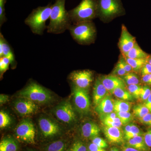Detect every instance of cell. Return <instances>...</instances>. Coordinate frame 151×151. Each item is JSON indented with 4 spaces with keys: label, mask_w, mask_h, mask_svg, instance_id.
<instances>
[{
    "label": "cell",
    "mask_w": 151,
    "mask_h": 151,
    "mask_svg": "<svg viewBox=\"0 0 151 151\" xmlns=\"http://www.w3.org/2000/svg\"><path fill=\"white\" fill-rule=\"evenodd\" d=\"M66 0H55L52 5L50 23L47 32L54 34L63 33L71 25L68 11L65 8Z\"/></svg>",
    "instance_id": "1"
},
{
    "label": "cell",
    "mask_w": 151,
    "mask_h": 151,
    "mask_svg": "<svg viewBox=\"0 0 151 151\" xmlns=\"http://www.w3.org/2000/svg\"><path fill=\"white\" fill-rule=\"evenodd\" d=\"M51 8V4L38 7L34 9L25 19V24L29 26L33 33L40 35L43 34L45 30L47 29L46 22L50 17Z\"/></svg>",
    "instance_id": "2"
},
{
    "label": "cell",
    "mask_w": 151,
    "mask_h": 151,
    "mask_svg": "<svg viewBox=\"0 0 151 151\" xmlns=\"http://www.w3.org/2000/svg\"><path fill=\"white\" fill-rule=\"evenodd\" d=\"M73 24L82 22L92 21L97 17V0H81L75 8L68 11Z\"/></svg>",
    "instance_id": "3"
},
{
    "label": "cell",
    "mask_w": 151,
    "mask_h": 151,
    "mask_svg": "<svg viewBox=\"0 0 151 151\" xmlns=\"http://www.w3.org/2000/svg\"><path fill=\"white\" fill-rule=\"evenodd\" d=\"M68 30L73 39L79 44L88 45L94 43L96 39L97 30L92 21L71 25Z\"/></svg>",
    "instance_id": "4"
},
{
    "label": "cell",
    "mask_w": 151,
    "mask_h": 151,
    "mask_svg": "<svg viewBox=\"0 0 151 151\" xmlns=\"http://www.w3.org/2000/svg\"><path fill=\"white\" fill-rule=\"evenodd\" d=\"M97 17L104 22H109L125 14L122 0H97Z\"/></svg>",
    "instance_id": "5"
},
{
    "label": "cell",
    "mask_w": 151,
    "mask_h": 151,
    "mask_svg": "<svg viewBox=\"0 0 151 151\" xmlns=\"http://www.w3.org/2000/svg\"><path fill=\"white\" fill-rule=\"evenodd\" d=\"M19 94L21 98L39 104L49 103L52 99L51 93L50 91L35 82H30Z\"/></svg>",
    "instance_id": "6"
},
{
    "label": "cell",
    "mask_w": 151,
    "mask_h": 151,
    "mask_svg": "<svg viewBox=\"0 0 151 151\" xmlns=\"http://www.w3.org/2000/svg\"><path fill=\"white\" fill-rule=\"evenodd\" d=\"M15 135L19 140L28 144H35V128L32 122L29 120H23L17 125L16 128Z\"/></svg>",
    "instance_id": "7"
},
{
    "label": "cell",
    "mask_w": 151,
    "mask_h": 151,
    "mask_svg": "<svg viewBox=\"0 0 151 151\" xmlns=\"http://www.w3.org/2000/svg\"><path fill=\"white\" fill-rule=\"evenodd\" d=\"M73 95L74 106L78 113L82 115H86L89 113L90 102L87 89L74 86Z\"/></svg>",
    "instance_id": "8"
},
{
    "label": "cell",
    "mask_w": 151,
    "mask_h": 151,
    "mask_svg": "<svg viewBox=\"0 0 151 151\" xmlns=\"http://www.w3.org/2000/svg\"><path fill=\"white\" fill-rule=\"evenodd\" d=\"M68 78L74 86L87 89L93 81V73L89 70H75L70 73Z\"/></svg>",
    "instance_id": "9"
},
{
    "label": "cell",
    "mask_w": 151,
    "mask_h": 151,
    "mask_svg": "<svg viewBox=\"0 0 151 151\" xmlns=\"http://www.w3.org/2000/svg\"><path fill=\"white\" fill-rule=\"evenodd\" d=\"M54 113L58 120L65 124H71L75 121V112L72 105L68 101H64L57 106Z\"/></svg>",
    "instance_id": "10"
},
{
    "label": "cell",
    "mask_w": 151,
    "mask_h": 151,
    "mask_svg": "<svg viewBox=\"0 0 151 151\" xmlns=\"http://www.w3.org/2000/svg\"><path fill=\"white\" fill-rule=\"evenodd\" d=\"M137 42L136 38L128 31L124 25H122L121 37L119 46L122 55H124L132 49Z\"/></svg>",
    "instance_id": "11"
},
{
    "label": "cell",
    "mask_w": 151,
    "mask_h": 151,
    "mask_svg": "<svg viewBox=\"0 0 151 151\" xmlns=\"http://www.w3.org/2000/svg\"><path fill=\"white\" fill-rule=\"evenodd\" d=\"M14 108L19 114L22 116L32 115L38 110L36 103L24 98L17 100L14 104Z\"/></svg>",
    "instance_id": "12"
},
{
    "label": "cell",
    "mask_w": 151,
    "mask_h": 151,
    "mask_svg": "<svg viewBox=\"0 0 151 151\" xmlns=\"http://www.w3.org/2000/svg\"><path fill=\"white\" fill-rule=\"evenodd\" d=\"M39 126L42 135L45 137H53L60 132V128L58 124L47 118L40 119Z\"/></svg>",
    "instance_id": "13"
},
{
    "label": "cell",
    "mask_w": 151,
    "mask_h": 151,
    "mask_svg": "<svg viewBox=\"0 0 151 151\" xmlns=\"http://www.w3.org/2000/svg\"><path fill=\"white\" fill-rule=\"evenodd\" d=\"M104 86L109 93L112 94L113 90L118 87H126V84L121 77L111 75L102 76L100 77Z\"/></svg>",
    "instance_id": "14"
},
{
    "label": "cell",
    "mask_w": 151,
    "mask_h": 151,
    "mask_svg": "<svg viewBox=\"0 0 151 151\" xmlns=\"http://www.w3.org/2000/svg\"><path fill=\"white\" fill-rule=\"evenodd\" d=\"M103 132L107 139L112 144H121L124 142V131L121 128L104 126Z\"/></svg>",
    "instance_id": "15"
},
{
    "label": "cell",
    "mask_w": 151,
    "mask_h": 151,
    "mask_svg": "<svg viewBox=\"0 0 151 151\" xmlns=\"http://www.w3.org/2000/svg\"><path fill=\"white\" fill-rule=\"evenodd\" d=\"M108 94L109 92L102 83L100 77L97 78L93 87V99L94 105L97 106Z\"/></svg>",
    "instance_id": "16"
},
{
    "label": "cell",
    "mask_w": 151,
    "mask_h": 151,
    "mask_svg": "<svg viewBox=\"0 0 151 151\" xmlns=\"http://www.w3.org/2000/svg\"><path fill=\"white\" fill-rule=\"evenodd\" d=\"M5 56L9 59L11 65L13 66L16 64L15 56L12 47L4 37L1 32L0 33V57Z\"/></svg>",
    "instance_id": "17"
},
{
    "label": "cell",
    "mask_w": 151,
    "mask_h": 151,
    "mask_svg": "<svg viewBox=\"0 0 151 151\" xmlns=\"http://www.w3.org/2000/svg\"><path fill=\"white\" fill-rule=\"evenodd\" d=\"M114 100L108 94L95 108V111L100 116H105L109 113L114 112Z\"/></svg>",
    "instance_id": "18"
},
{
    "label": "cell",
    "mask_w": 151,
    "mask_h": 151,
    "mask_svg": "<svg viewBox=\"0 0 151 151\" xmlns=\"http://www.w3.org/2000/svg\"><path fill=\"white\" fill-rule=\"evenodd\" d=\"M100 129L99 126L94 122H86L82 125L81 133L85 139H93L100 134Z\"/></svg>",
    "instance_id": "19"
},
{
    "label": "cell",
    "mask_w": 151,
    "mask_h": 151,
    "mask_svg": "<svg viewBox=\"0 0 151 151\" xmlns=\"http://www.w3.org/2000/svg\"><path fill=\"white\" fill-rule=\"evenodd\" d=\"M123 56L132 59H146L149 57L148 54L143 51L137 42L132 49Z\"/></svg>",
    "instance_id": "20"
},
{
    "label": "cell",
    "mask_w": 151,
    "mask_h": 151,
    "mask_svg": "<svg viewBox=\"0 0 151 151\" xmlns=\"http://www.w3.org/2000/svg\"><path fill=\"white\" fill-rule=\"evenodd\" d=\"M129 147L141 151H149L148 147L146 145L144 137L142 135L137 136L127 140Z\"/></svg>",
    "instance_id": "21"
},
{
    "label": "cell",
    "mask_w": 151,
    "mask_h": 151,
    "mask_svg": "<svg viewBox=\"0 0 151 151\" xmlns=\"http://www.w3.org/2000/svg\"><path fill=\"white\" fill-rule=\"evenodd\" d=\"M17 143L12 137L4 138L0 142V151H17Z\"/></svg>",
    "instance_id": "22"
},
{
    "label": "cell",
    "mask_w": 151,
    "mask_h": 151,
    "mask_svg": "<svg viewBox=\"0 0 151 151\" xmlns=\"http://www.w3.org/2000/svg\"><path fill=\"white\" fill-rule=\"evenodd\" d=\"M112 94L120 100L124 101H134L135 98L126 87H120L113 90Z\"/></svg>",
    "instance_id": "23"
},
{
    "label": "cell",
    "mask_w": 151,
    "mask_h": 151,
    "mask_svg": "<svg viewBox=\"0 0 151 151\" xmlns=\"http://www.w3.org/2000/svg\"><path fill=\"white\" fill-rule=\"evenodd\" d=\"M132 108V104L128 101L120 99L114 100V110L115 113L120 112H130Z\"/></svg>",
    "instance_id": "24"
},
{
    "label": "cell",
    "mask_w": 151,
    "mask_h": 151,
    "mask_svg": "<svg viewBox=\"0 0 151 151\" xmlns=\"http://www.w3.org/2000/svg\"><path fill=\"white\" fill-rule=\"evenodd\" d=\"M124 57L126 61L132 67L133 71L135 73L141 70L143 66L147 62L148 59H132L127 57Z\"/></svg>",
    "instance_id": "25"
},
{
    "label": "cell",
    "mask_w": 151,
    "mask_h": 151,
    "mask_svg": "<svg viewBox=\"0 0 151 151\" xmlns=\"http://www.w3.org/2000/svg\"><path fill=\"white\" fill-rule=\"evenodd\" d=\"M121 78L127 86L132 84H139L140 79L139 76L134 71L127 73V75L122 76Z\"/></svg>",
    "instance_id": "26"
},
{
    "label": "cell",
    "mask_w": 151,
    "mask_h": 151,
    "mask_svg": "<svg viewBox=\"0 0 151 151\" xmlns=\"http://www.w3.org/2000/svg\"><path fill=\"white\" fill-rule=\"evenodd\" d=\"M66 143L62 140L55 141L50 143L47 147V151H65L66 148Z\"/></svg>",
    "instance_id": "27"
},
{
    "label": "cell",
    "mask_w": 151,
    "mask_h": 151,
    "mask_svg": "<svg viewBox=\"0 0 151 151\" xmlns=\"http://www.w3.org/2000/svg\"><path fill=\"white\" fill-rule=\"evenodd\" d=\"M133 111L134 116L139 119L142 118L150 112L148 108L144 104H138L135 105L133 108Z\"/></svg>",
    "instance_id": "28"
},
{
    "label": "cell",
    "mask_w": 151,
    "mask_h": 151,
    "mask_svg": "<svg viewBox=\"0 0 151 151\" xmlns=\"http://www.w3.org/2000/svg\"><path fill=\"white\" fill-rule=\"evenodd\" d=\"M142 88V86L140 84H132L128 85L127 89L135 99H139L140 97Z\"/></svg>",
    "instance_id": "29"
},
{
    "label": "cell",
    "mask_w": 151,
    "mask_h": 151,
    "mask_svg": "<svg viewBox=\"0 0 151 151\" xmlns=\"http://www.w3.org/2000/svg\"><path fill=\"white\" fill-rule=\"evenodd\" d=\"M116 113L117 117L120 119L123 125L129 124L133 120V115L130 112H120Z\"/></svg>",
    "instance_id": "30"
},
{
    "label": "cell",
    "mask_w": 151,
    "mask_h": 151,
    "mask_svg": "<svg viewBox=\"0 0 151 151\" xmlns=\"http://www.w3.org/2000/svg\"><path fill=\"white\" fill-rule=\"evenodd\" d=\"M10 117L7 113L1 111L0 112V128L4 129L9 126L11 124Z\"/></svg>",
    "instance_id": "31"
},
{
    "label": "cell",
    "mask_w": 151,
    "mask_h": 151,
    "mask_svg": "<svg viewBox=\"0 0 151 151\" xmlns=\"http://www.w3.org/2000/svg\"><path fill=\"white\" fill-rule=\"evenodd\" d=\"M11 62L9 59L5 56L0 57V74L1 77L3 74L8 70Z\"/></svg>",
    "instance_id": "32"
},
{
    "label": "cell",
    "mask_w": 151,
    "mask_h": 151,
    "mask_svg": "<svg viewBox=\"0 0 151 151\" xmlns=\"http://www.w3.org/2000/svg\"><path fill=\"white\" fill-rule=\"evenodd\" d=\"M142 133L137 126L132 124L131 131L128 134L124 137V139L128 140L137 136H141L142 135Z\"/></svg>",
    "instance_id": "33"
},
{
    "label": "cell",
    "mask_w": 151,
    "mask_h": 151,
    "mask_svg": "<svg viewBox=\"0 0 151 151\" xmlns=\"http://www.w3.org/2000/svg\"><path fill=\"white\" fill-rule=\"evenodd\" d=\"M104 126L109 127H116L121 128L123 125L119 117L110 120H104L102 121Z\"/></svg>",
    "instance_id": "34"
},
{
    "label": "cell",
    "mask_w": 151,
    "mask_h": 151,
    "mask_svg": "<svg viewBox=\"0 0 151 151\" xmlns=\"http://www.w3.org/2000/svg\"><path fill=\"white\" fill-rule=\"evenodd\" d=\"M7 0H0V27L7 21L5 11V4Z\"/></svg>",
    "instance_id": "35"
},
{
    "label": "cell",
    "mask_w": 151,
    "mask_h": 151,
    "mask_svg": "<svg viewBox=\"0 0 151 151\" xmlns=\"http://www.w3.org/2000/svg\"><path fill=\"white\" fill-rule=\"evenodd\" d=\"M87 149L85 145L81 141H76L70 147L68 151H86Z\"/></svg>",
    "instance_id": "36"
},
{
    "label": "cell",
    "mask_w": 151,
    "mask_h": 151,
    "mask_svg": "<svg viewBox=\"0 0 151 151\" xmlns=\"http://www.w3.org/2000/svg\"><path fill=\"white\" fill-rule=\"evenodd\" d=\"M127 73H128V72L124 69L122 65H120V63L118 62L113 69L112 74L121 77L127 75Z\"/></svg>",
    "instance_id": "37"
},
{
    "label": "cell",
    "mask_w": 151,
    "mask_h": 151,
    "mask_svg": "<svg viewBox=\"0 0 151 151\" xmlns=\"http://www.w3.org/2000/svg\"><path fill=\"white\" fill-rule=\"evenodd\" d=\"M151 94V89L150 86L148 85L143 86L141 90L140 98L145 102L150 97Z\"/></svg>",
    "instance_id": "38"
},
{
    "label": "cell",
    "mask_w": 151,
    "mask_h": 151,
    "mask_svg": "<svg viewBox=\"0 0 151 151\" xmlns=\"http://www.w3.org/2000/svg\"><path fill=\"white\" fill-rule=\"evenodd\" d=\"M118 62L120 63V65H122V67L124 68V69H125L128 73H130V72H133V70L132 67H131V65L126 61L124 56H123L122 55L120 56V59H119Z\"/></svg>",
    "instance_id": "39"
},
{
    "label": "cell",
    "mask_w": 151,
    "mask_h": 151,
    "mask_svg": "<svg viewBox=\"0 0 151 151\" xmlns=\"http://www.w3.org/2000/svg\"><path fill=\"white\" fill-rule=\"evenodd\" d=\"M92 142L103 148H106L108 147V144L106 141L103 138L100 137H97L92 139Z\"/></svg>",
    "instance_id": "40"
},
{
    "label": "cell",
    "mask_w": 151,
    "mask_h": 151,
    "mask_svg": "<svg viewBox=\"0 0 151 151\" xmlns=\"http://www.w3.org/2000/svg\"><path fill=\"white\" fill-rule=\"evenodd\" d=\"M139 119L140 122L149 127H151V113L150 112Z\"/></svg>",
    "instance_id": "41"
},
{
    "label": "cell",
    "mask_w": 151,
    "mask_h": 151,
    "mask_svg": "<svg viewBox=\"0 0 151 151\" xmlns=\"http://www.w3.org/2000/svg\"><path fill=\"white\" fill-rule=\"evenodd\" d=\"M141 73L142 76L151 73V65L148 61L141 69Z\"/></svg>",
    "instance_id": "42"
},
{
    "label": "cell",
    "mask_w": 151,
    "mask_h": 151,
    "mask_svg": "<svg viewBox=\"0 0 151 151\" xmlns=\"http://www.w3.org/2000/svg\"><path fill=\"white\" fill-rule=\"evenodd\" d=\"M144 140L148 147H151V130H148L144 134Z\"/></svg>",
    "instance_id": "43"
},
{
    "label": "cell",
    "mask_w": 151,
    "mask_h": 151,
    "mask_svg": "<svg viewBox=\"0 0 151 151\" xmlns=\"http://www.w3.org/2000/svg\"><path fill=\"white\" fill-rule=\"evenodd\" d=\"M117 117V114L115 112H113L112 113H109L105 116H100V119L101 121L104 120H110L115 119Z\"/></svg>",
    "instance_id": "44"
},
{
    "label": "cell",
    "mask_w": 151,
    "mask_h": 151,
    "mask_svg": "<svg viewBox=\"0 0 151 151\" xmlns=\"http://www.w3.org/2000/svg\"><path fill=\"white\" fill-rule=\"evenodd\" d=\"M89 151H106L105 149L100 147L96 144L92 142L89 145Z\"/></svg>",
    "instance_id": "45"
},
{
    "label": "cell",
    "mask_w": 151,
    "mask_h": 151,
    "mask_svg": "<svg viewBox=\"0 0 151 151\" xmlns=\"http://www.w3.org/2000/svg\"><path fill=\"white\" fill-rule=\"evenodd\" d=\"M142 81L145 84L151 85V73L142 76Z\"/></svg>",
    "instance_id": "46"
},
{
    "label": "cell",
    "mask_w": 151,
    "mask_h": 151,
    "mask_svg": "<svg viewBox=\"0 0 151 151\" xmlns=\"http://www.w3.org/2000/svg\"><path fill=\"white\" fill-rule=\"evenodd\" d=\"M132 124V123H129V124H127V125L125 126V127H124V131H124V137L127 134H128L129 132L131 131Z\"/></svg>",
    "instance_id": "47"
},
{
    "label": "cell",
    "mask_w": 151,
    "mask_h": 151,
    "mask_svg": "<svg viewBox=\"0 0 151 151\" xmlns=\"http://www.w3.org/2000/svg\"><path fill=\"white\" fill-rule=\"evenodd\" d=\"M9 100V97L7 95L4 94H1L0 95V103L1 105L6 103Z\"/></svg>",
    "instance_id": "48"
},
{
    "label": "cell",
    "mask_w": 151,
    "mask_h": 151,
    "mask_svg": "<svg viewBox=\"0 0 151 151\" xmlns=\"http://www.w3.org/2000/svg\"><path fill=\"white\" fill-rule=\"evenodd\" d=\"M144 104L148 108L150 112L151 113V94L148 99L145 101Z\"/></svg>",
    "instance_id": "49"
},
{
    "label": "cell",
    "mask_w": 151,
    "mask_h": 151,
    "mask_svg": "<svg viewBox=\"0 0 151 151\" xmlns=\"http://www.w3.org/2000/svg\"><path fill=\"white\" fill-rule=\"evenodd\" d=\"M123 151H140L139 150H137L134 148L130 147H125L123 149Z\"/></svg>",
    "instance_id": "50"
},
{
    "label": "cell",
    "mask_w": 151,
    "mask_h": 151,
    "mask_svg": "<svg viewBox=\"0 0 151 151\" xmlns=\"http://www.w3.org/2000/svg\"><path fill=\"white\" fill-rule=\"evenodd\" d=\"M111 151H119L118 149L116 148L113 147V148L111 149Z\"/></svg>",
    "instance_id": "51"
},
{
    "label": "cell",
    "mask_w": 151,
    "mask_h": 151,
    "mask_svg": "<svg viewBox=\"0 0 151 151\" xmlns=\"http://www.w3.org/2000/svg\"><path fill=\"white\" fill-rule=\"evenodd\" d=\"M148 62L151 65V57L148 59Z\"/></svg>",
    "instance_id": "52"
}]
</instances>
